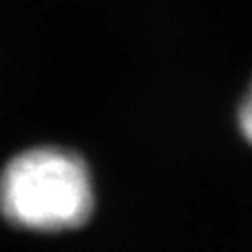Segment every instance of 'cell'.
<instances>
[{
	"label": "cell",
	"instance_id": "obj_1",
	"mask_svg": "<svg viewBox=\"0 0 252 252\" xmlns=\"http://www.w3.org/2000/svg\"><path fill=\"white\" fill-rule=\"evenodd\" d=\"M0 212L29 230H67L92 212V181L76 154L40 148L11 158L0 174Z\"/></svg>",
	"mask_w": 252,
	"mask_h": 252
},
{
	"label": "cell",
	"instance_id": "obj_2",
	"mask_svg": "<svg viewBox=\"0 0 252 252\" xmlns=\"http://www.w3.org/2000/svg\"><path fill=\"white\" fill-rule=\"evenodd\" d=\"M239 127H241L243 136L252 143V85L241 103V110H239Z\"/></svg>",
	"mask_w": 252,
	"mask_h": 252
}]
</instances>
